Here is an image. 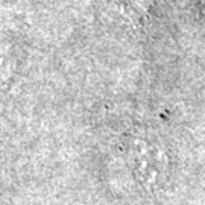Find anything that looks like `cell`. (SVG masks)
I'll return each mask as SVG.
<instances>
[{"instance_id": "obj_1", "label": "cell", "mask_w": 205, "mask_h": 205, "mask_svg": "<svg viewBox=\"0 0 205 205\" xmlns=\"http://www.w3.org/2000/svg\"><path fill=\"white\" fill-rule=\"evenodd\" d=\"M120 18L132 27H141L150 18L155 0H112Z\"/></svg>"}, {"instance_id": "obj_2", "label": "cell", "mask_w": 205, "mask_h": 205, "mask_svg": "<svg viewBox=\"0 0 205 205\" xmlns=\"http://www.w3.org/2000/svg\"><path fill=\"white\" fill-rule=\"evenodd\" d=\"M20 70V55L9 41L0 38V93L9 90Z\"/></svg>"}]
</instances>
